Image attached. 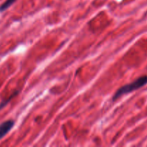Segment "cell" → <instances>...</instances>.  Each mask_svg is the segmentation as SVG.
Here are the masks:
<instances>
[{"mask_svg":"<svg viewBox=\"0 0 147 147\" xmlns=\"http://www.w3.org/2000/svg\"><path fill=\"white\" fill-rule=\"evenodd\" d=\"M14 125L13 120H7L0 124V139L4 138L11 131Z\"/></svg>","mask_w":147,"mask_h":147,"instance_id":"cell-2","label":"cell"},{"mask_svg":"<svg viewBox=\"0 0 147 147\" xmlns=\"http://www.w3.org/2000/svg\"><path fill=\"white\" fill-rule=\"evenodd\" d=\"M17 0H6L1 6H0V11H4L7 10L10 6L12 5Z\"/></svg>","mask_w":147,"mask_h":147,"instance_id":"cell-3","label":"cell"},{"mask_svg":"<svg viewBox=\"0 0 147 147\" xmlns=\"http://www.w3.org/2000/svg\"><path fill=\"white\" fill-rule=\"evenodd\" d=\"M146 84L147 76H141V77L138 78L136 80H135L132 83L125 85V86H122L120 88L118 89L117 91L113 95L112 100H113V101H115V100H116L118 98L121 97L123 95L128 94V93H131V92L134 91V90H138V89L141 88L143 86H146Z\"/></svg>","mask_w":147,"mask_h":147,"instance_id":"cell-1","label":"cell"},{"mask_svg":"<svg viewBox=\"0 0 147 147\" xmlns=\"http://www.w3.org/2000/svg\"><path fill=\"white\" fill-rule=\"evenodd\" d=\"M17 93H14V94H13L12 96H11V97H9V98L8 99H7V100H3V101H1V103H0V110H1V109H2V108H4V106H6V105L7 104V103H9V102L10 101V100H11V99L13 97H14V96H15V95H17Z\"/></svg>","mask_w":147,"mask_h":147,"instance_id":"cell-4","label":"cell"}]
</instances>
